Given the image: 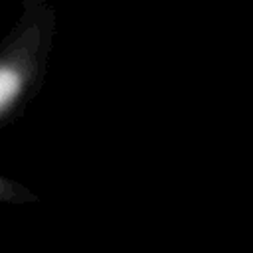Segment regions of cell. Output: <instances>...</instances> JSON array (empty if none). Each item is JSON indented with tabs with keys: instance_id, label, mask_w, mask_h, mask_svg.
Masks as SVG:
<instances>
[{
	"instance_id": "1",
	"label": "cell",
	"mask_w": 253,
	"mask_h": 253,
	"mask_svg": "<svg viewBox=\"0 0 253 253\" xmlns=\"http://www.w3.org/2000/svg\"><path fill=\"white\" fill-rule=\"evenodd\" d=\"M26 75L14 63H0V113L8 109L20 95Z\"/></svg>"
}]
</instances>
